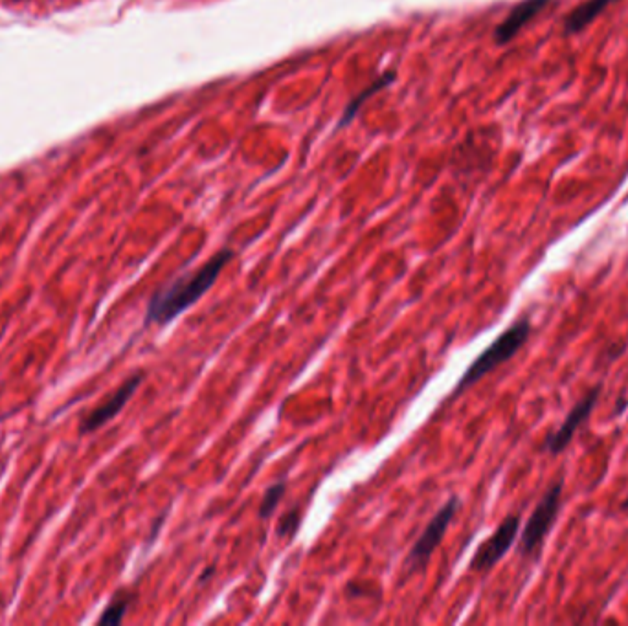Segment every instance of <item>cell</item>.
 Listing matches in <instances>:
<instances>
[{
  "label": "cell",
  "mask_w": 628,
  "mask_h": 626,
  "mask_svg": "<svg viewBox=\"0 0 628 626\" xmlns=\"http://www.w3.org/2000/svg\"><path fill=\"white\" fill-rule=\"evenodd\" d=\"M234 259L230 248H223L199 269L191 270L158 289L147 303L146 325H168L186 313L212 291L221 272Z\"/></svg>",
  "instance_id": "6da1fadb"
},
{
  "label": "cell",
  "mask_w": 628,
  "mask_h": 626,
  "mask_svg": "<svg viewBox=\"0 0 628 626\" xmlns=\"http://www.w3.org/2000/svg\"><path fill=\"white\" fill-rule=\"evenodd\" d=\"M529 336H531V320L529 318H520V320H516L515 324L509 325L504 333L498 336L480 357H476V360L463 373L460 382L450 393V399L460 397L461 393L467 392L471 386L482 381L483 377H487L491 371L500 368L505 362H509L522 347L526 346Z\"/></svg>",
  "instance_id": "7a4b0ae2"
},
{
  "label": "cell",
  "mask_w": 628,
  "mask_h": 626,
  "mask_svg": "<svg viewBox=\"0 0 628 626\" xmlns=\"http://www.w3.org/2000/svg\"><path fill=\"white\" fill-rule=\"evenodd\" d=\"M562 491H564V481L557 480L553 481L550 489L542 494L539 504L533 509V513L528 518V524L520 535L518 553L522 557L535 555L544 544L546 537L550 535L561 511Z\"/></svg>",
  "instance_id": "3957f363"
},
{
  "label": "cell",
  "mask_w": 628,
  "mask_h": 626,
  "mask_svg": "<svg viewBox=\"0 0 628 626\" xmlns=\"http://www.w3.org/2000/svg\"><path fill=\"white\" fill-rule=\"evenodd\" d=\"M460 498L458 496H450L445 504L441 505L438 513L428 522L425 531L421 533V537L415 540L414 546L410 549L408 557L404 560V570L406 575L414 573L417 570H423L428 564V560L432 557V553L438 549L439 544L443 542V537L447 533L454 516L460 509Z\"/></svg>",
  "instance_id": "277c9868"
},
{
  "label": "cell",
  "mask_w": 628,
  "mask_h": 626,
  "mask_svg": "<svg viewBox=\"0 0 628 626\" xmlns=\"http://www.w3.org/2000/svg\"><path fill=\"white\" fill-rule=\"evenodd\" d=\"M520 524H522L520 515L505 516L493 535L476 549L474 557L469 562V570L476 573L493 570L494 566L509 553V549L513 548L520 533Z\"/></svg>",
  "instance_id": "5b68a950"
},
{
  "label": "cell",
  "mask_w": 628,
  "mask_h": 626,
  "mask_svg": "<svg viewBox=\"0 0 628 626\" xmlns=\"http://www.w3.org/2000/svg\"><path fill=\"white\" fill-rule=\"evenodd\" d=\"M601 392H603V384H597L584 395L579 403L573 406L566 415V419L562 421V425L544 441V445H542L544 452H548L551 456H559L568 448V445L572 443L573 436L577 434V430L590 419V415L594 412L597 401L601 397Z\"/></svg>",
  "instance_id": "8992f818"
},
{
  "label": "cell",
  "mask_w": 628,
  "mask_h": 626,
  "mask_svg": "<svg viewBox=\"0 0 628 626\" xmlns=\"http://www.w3.org/2000/svg\"><path fill=\"white\" fill-rule=\"evenodd\" d=\"M144 379L146 377L142 371L129 377L111 397H107L98 408H94L87 417H83V421L79 425V434L87 436V434L100 430L101 426L107 425L109 421H113L114 417L124 410L125 404L133 399V395L138 392Z\"/></svg>",
  "instance_id": "52a82bcc"
},
{
  "label": "cell",
  "mask_w": 628,
  "mask_h": 626,
  "mask_svg": "<svg viewBox=\"0 0 628 626\" xmlns=\"http://www.w3.org/2000/svg\"><path fill=\"white\" fill-rule=\"evenodd\" d=\"M550 2L551 0H522L520 4H516L511 13L505 17L504 23L496 26V30H494L496 43L505 45L511 39H515L518 32L526 24L531 23Z\"/></svg>",
  "instance_id": "ba28073f"
},
{
  "label": "cell",
  "mask_w": 628,
  "mask_h": 626,
  "mask_svg": "<svg viewBox=\"0 0 628 626\" xmlns=\"http://www.w3.org/2000/svg\"><path fill=\"white\" fill-rule=\"evenodd\" d=\"M616 0H584L581 6H577L564 23V34H579L588 24L594 23L595 19L605 12L610 4Z\"/></svg>",
  "instance_id": "9c48e42d"
},
{
  "label": "cell",
  "mask_w": 628,
  "mask_h": 626,
  "mask_svg": "<svg viewBox=\"0 0 628 626\" xmlns=\"http://www.w3.org/2000/svg\"><path fill=\"white\" fill-rule=\"evenodd\" d=\"M393 79H395V72H393V70H390V72H384L381 78L377 79L373 85H370L368 89L362 90L359 96L349 103L348 109H346L344 116H342V120H340V125H346V123L351 122V120H353V116H355V114L359 112L360 107H362V103L368 100V98H371L373 94H377L379 90L384 89L386 85H390Z\"/></svg>",
  "instance_id": "30bf717a"
},
{
  "label": "cell",
  "mask_w": 628,
  "mask_h": 626,
  "mask_svg": "<svg viewBox=\"0 0 628 626\" xmlns=\"http://www.w3.org/2000/svg\"><path fill=\"white\" fill-rule=\"evenodd\" d=\"M287 491V481H276L274 485H270L269 489L263 494L261 498V504H259L258 516L261 520H267L270 516L274 515V511L278 509V505L281 504L283 496Z\"/></svg>",
  "instance_id": "8fae6325"
},
{
  "label": "cell",
  "mask_w": 628,
  "mask_h": 626,
  "mask_svg": "<svg viewBox=\"0 0 628 626\" xmlns=\"http://www.w3.org/2000/svg\"><path fill=\"white\" fill-rule=\"evenodd\" d=\"M133 601V597L131 595H118V597H114L113 603L109 604L107 608H105V612L100 617V625L107 626H116L120 625L122 621H124L125 614H127V610H129V604Z\"/></svg>",
  "instance_id": "7c38bea8"
},
{
  "label": "cell",
  "mask_w": 628,
  "mask_h": 626,
  "mask_svg": "<svg viewBox=\"0 0 628 626\" xmlns=\"http://www.w3.org/2000/svg\"><path fill=\"white\" fill-rule=\"evenodd\" d=\"M300 529V507H292L289 513L281 516L278 527H276V535L280 538H294Z\"/></svg>",
  "instance_id": "4fadbf2b"
},
{
  "label": "cell",
  "mask_w": 628,
  "mask_h": 626,
  "mask_svg": "<svg viewBox=\"0 0 628 626\" xmlns=\"http://www.w3.org/2000/svg\"><path fill=\"white\" fill-rule=\"evenodd\" d=\"M621 511H628V494L627 498L623 500V504H621Z\"/></svg>",
  "instance_id": "5bb4252c"
}]
</instances>
